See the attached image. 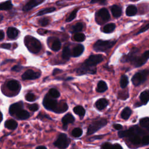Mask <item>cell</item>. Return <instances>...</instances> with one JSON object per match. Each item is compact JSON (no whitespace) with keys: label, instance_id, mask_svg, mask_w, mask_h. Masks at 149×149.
Segmentation results:
<instances>
[{"label":"cell","instance_id":"6da1fadb","mask_svg":"<svg viewBox=\"0 0 149 149\" xmlns=\"http://www.w3.org/2000/svg\"><path fill=\"white\" fill-rule=\"evenodd\" d=\"M103 61V56L101 55H92L86 59L83 64L80 67L77 73L79 74L86 73L94 74L96 73V65Z\"/></svg>","mask_w":149,"mask_h":149},{"label":"cell","instance_id":"7a4b0ae2","mask_svg":"<svg viewBox=\"0 0 149 149\" xmlns=\"http://www.w3.org/2000/svg\"><path fill=\"white\" fill-rule=\"evenodd\" d=\"M24 42L29 51L33 54H37L39 52L41 49V44L40 41L31 36H26L24 40Z\"/></svg>","mask_w":149,"mask_h":149},{"label":"cell","instance_id":"3957f363","mask_svg":"<svg viewBox=\"0 0 149 149\" xmlns=\"http://www.w3.org/2000/svg\"><path fill=\"white\" fill-rule=\"evenodd\" d=\"M116 41H104L99 40L93 45V48L95 51L98 52H103L112 48L115 44Z\"/></svg>","mask_w":149,"mask_h":149},{"label":"cell","instance_id":"277c9868","mask_svg":"<svg viewBox=\"0 0 149 149\" xmlns=\"http://www.w3.org/2000/svg\"><path fill=\"white\" fill-rule=\"evenodd\" d=\"M107 123V119L104 118H101L98 120L93 122L88 127L87 129V135H91L96 132H97L99 129L105 126Z\"/></svg>","mask_w":149,"mask_h":149},{"label":"cell","instance_id":"5b68a950","mask_svg":"<svg viewBox=\"0 0 149 149\" xmlns=\"http://www.w3.org/2000/svg\"><path fill=\"white\" fill-rule=\"evenodd\" d=\"M149 74L148 70H143L136 73L132 77V81L134 86H139L143 83Z\"/></svg>","mask_w":149,"mask_h":149},{"label":"cell","instance_id":"8992f818","mask_svg":"<svg viewBox=\"0 0 149 149\" xmlns=\"http://www.w3.org/2000/svg\"><path fill=\"white\" fill-rule=\"evenodd\" d=\"M70 143V140L64 133H61L58 137L56 141L54 143L55 147L59 149H65L66 148Z\"/></svg>","mask_w":149,"mask_h":149},{"label":"cell","instance_id":"52a82bcc","mask_svg":"<svg viewBox=\"0 0 149 149\" xmlns=\"http://www.w3.org/2000/svg\"><path fill=\"white\" fill-rule=\"evenodd\" d=\"M42 103L44 107L47 109L52 111L53 112H55L58 105V101L54 99V98H51L50 97H49L48 95H47L44 97Z\"/></svg>","mask_w":149,"mask_h":149},{"label":"cell","instance_id":"ba28073f","mask_svg":"<svg viewBox=\"0 0 149 149\" xmlns=\"http://www.w3.org/2000/svg\"><path fill=\"white\" fill-rule=\"evenodd\" d=\"M110 19L108 10L106 8H102L96 15V21L98 24H102L107 22Z\"/></svg>","mask_w":149,"mask_h":149},{"label":"cell","instance_id":"9c48e42d","mask_svg":"<svg viewBox=\"0 0 149 149\" xmlns=\"http://www.w3.org/2000/svg\"><path fill=\"white\" fill-rule=\"evenodd\" d=\"M41 73L38 72H35L33 70L29 69L26 70L22 76L23 80H34L38 78Z\"/></svg>","mask_w":149,"mask_h":149},{"label":"cell","instance_id":"30bf717a","mask_svg":"<svg viewBox=\"0 0 149 149\" xmlns=\"http://www.w3.org/2000/svg\"><path fill=\"white\" fill-rule=\"evenodd\" d=\"M23 103L22 102V101L17 102L15 104H12L9 107V113L12 116L16 115L19 111L23 109Z\"/></svg>","mask_w":149,"mask_h":149},{"label":"cell","instance_id":"8fae6325","mask_svg":"<svg viewBox=\"0 0 149 149\" xmlns=\"http://www.w3.org/2000/svg\"><path fill=\"white\" fill-rule=\"evenodd\" d=\"M45 0H29L23 6V10L24 12L29 11L37 5L42 3Z\"/></svg>","mask_w":149,"mask_h":149},{"label":"cell","instance_id":"7c38bea8","mask_svg":"<svg viewBox=\"0 0 149 149\" xmlns=\"http://www.w3.org/2000/svg\"><path fill=\"white\" fill-rule=\"evenodd\" d=\"M147 58L143 54L141 56H136L131 61L135 67H139L144 65L147 61Z\"/></svg>","mask_w":149,"mask_h":149},{"label":"cell","instance_id":"4fadbf2b","mask_svg":"<svg viewBox=\"0 0 149 149\" xmlns=\"http://www.w3.org/2000/svg\"><path fill=\"white\" fill-rule=\"evenodd\" d=\"M74 121V116L70 113L66 114L62 119V122L63 124V128L65 130L67 129L68 125L69 123H72Z\"/></svg>","mask_w":149,"mask_h":149},{"label":"cell","instance_id":"5bb4252c","mask_svg":"<svg viewBox=\"0 0 149 149\" xmlns=\"http://www.w3.org/2000/svg\"><path fill=\"white\" fill-rule=\"evenodd\" d=\"M7 87L11 91H18L20 89V84L17 80H11L7 83Z\"/></svg>","mask_w":149,"mask_h":149},{"label":"cell","instance_id":"9a60e30c","mask_svg":"<svg viewBox=\"0 0 149 149\" xmlns=\"http://www.w3.org/2000/svg\"><path fill=\"white\" fill-rule=\"evenodd\" d=\"M16 118L19 120H25L30 117V113L23 109L19 111L16 115Z\"/></svg>","mask_w":149,"mask_h":149},{"label":"cell","instance_id":"2e32d148","mask_svg":"<svg viewBox=\"0 0 149 149\" xmlns=\"http://www.w3.org/2000/svg\"><path fill=\"white\" fill-rule=\"evenodd\" d=\"M108 101L105 98H100L95 102V105L98 110H102L108 105Z\"/></svg>","mask_w":149,"mask_h":149},{"label":"cell","instance_id":"e0dca14e","mask_svg":"<svg viewBox=\"0 0 149 149\" xmlns=\"http://www.w3.org/2000/svg\"><path fill=\"white\" fill-rule=\"evenodd\" d=\"M7 36L10 39H14L16 38L19 34V31L15 27H9L7 30Z\"/></svg>","mask_w":149,"mask_h":149},{"label":"cell","instance_id":"ac0fdd59","mask_svg":"<svg viewBox=\"0 0 149 149\" xmlns=\"http://www.w3.org/2000/svg\"><path fill=\"white\" fill-rule=\"evenodd\" d=\"M84 51V47L81 44H78L76 45L72 51V55L74 57H77L80 56Z\"/></svg>","mask_w":149,"mask_h":149},{"label":"cell","instance_id":"d6986e66","mask_svg":"<svg viewBox=\"0 0 149 149\" xmlns=\"http://www.w3.org/2000/svg\"><path fill=\"white\" fill-rule=\"evenodd\" d=\"M5 127L9 130H15L17 127V123L14 119L7 120L5 122Z\"/></svg>","mask_w":149,"mask_h":149},{"label":"cell","instance_id":"ffe728a7","mask_svg":"<svg viewBox=\"0 0 149 149\" xmlns=\"http://www.w3.org/2000/svg\"><path fill=\"white\" fill-rule=\"evenodd\" d=\"M68 109V106L66 102H58V107L54 112L59 113H63V112H65L66 111H67Z\"/></svg>","mask_w":149,"mask_h":149},{"label":"cell","instance_id":"44dd1931","mask_svg":"<svg viewBox=\"0 0 149 149\" xmlns=\"http://www.w3.org/2000/svg\"><path fill=\"white\" fill-rule=\"evenodd\" d=\"M112 15L115 17H119L122 15V9L118 5H113L111 8Z\"/></svg>","mask_w":149,"mask_h":149},{"label":"cell","instance_id":"7402d4cb","mask_svg":"<svg viewBox=\"0 0 149 149\" xmlns=\"http://www.w3.org/2000/svg\"><path fill=\"white\" fill-rule=\"evenodd\" d=\"M137 12V9L134 5H129L126 9V14L128 16H133Z\"/></svg>","mask_w":149,"mask_h":149},{"label":"cell","instance_id":"603a6c76","mask_svg":"<svg viewBox=\"0 0 149 149\" xmlns=\"http://www.w3.org/2000/svg\"><path fill=\"white\" fill-rule=\"evenodd\" d=\"M107 88L108 87L106 83L102 80H101L98 82L97 84L96 91L98 93H103L105 91L107 90Z\"/></svg>","mask_w":149,"mask_h":149},{"label":"cell","instance_id":"cb8c5ba5","mask_svg":"<svg viewBox=\"0 0 149 149\" xmlns=\"http://www.w3.org/2000/svg\"><path fill=\"white\" fill-rule=\"evenodd\" d=\"M73 112L82 118L85 115V109L80 105H77L73 108Z\"/></svg>","mask_w":149,"mask_h":149},{"label":"cell","instance_id":"d4e9b609","mask_svg":"<svg viewBox=\"0 0 149 149\" xmlns=\"http://www.w3.org/2000/svg\"><path fill=\"white\" fill-rule=\"evenodd\" d=\"M12 3L11 1H7L0 3V10H9L12 8Z\"/></svg>","mask_w":149,"mask_h":149},{"label":"cell","instance_id":"484cf974","mask_svg":"<svg viewBox=\"0 0 149 149\" xmlns=\"http://www.w3.org/2000/svg\"><path fill=\"white\" fill-rule=\"evenodd\" d=\"M131 113H132V110L129 107H126L123 109L121 113V117L122 119L125 120H127L130 117Z\"/></svg>","mask_w":149,"mask_h":149},{"label":"cell","instance_id":"4316f807","mask_svg":"<svg viewBox=\"0 0 149 149\" xmlns=\"http://www.w3.org/2000/svg\"><path fill=\"white\" fill-rule=\"evenodd\" d=\"M140 99L143 104H146L149 101V93L144 91L140 94Z\"/></svg>","mask_w":149,"mask_h":149},{"label":"cell","instance_id":"83f0119b","mask_svg":"<svg viewBox=\"0 0 149 149\" xmlns=\"http://www.w3.org/2000/svg\"><path fill=\"white\" fill-rule=\"evenodd\" d=\"M115 24L114 23H108L106 25L104 26V28H103V31L105 33H111L112 31H113V30L115 29Z\"/></svg>","mask_w":149,"mask_h":149},{"label":"cell","instance_id":"f1b7e54d","mask_svg":"<svg viewBox=\"0 0 149 149\" xmlns=\"http://www.w3.org/2000/svg\"><path fill=\"white\" fill-rule=\"evenodd\" d=\"M71 51L70 48L68 47H65L63 48V51H62V58L65 59H69V58L71 56Z\"/></svg>","mask_w":149,"mask_h":149},{"label":"cell","instance_id":"f546056e","mask_svg":"<svg viewBox=\"0 0 149 149\" xmlns=\"http://www.w3.org/2000/svg\"><path fill=\"white\" fill-rule=\"evenodd\" d=\"M54 10H55V8L54 7H49V8H45L41 10H40L38 12V13H37L38 16H41L45 14H47L49 13H51L52 12H54Z\"/></svg>","mask_w":149,"mask_h":149},{"label":"cell","instance_id":"4dcf8cb0","mask_svg":"<svg viewBox=\"0 0 149 149\" xmlns=\"http://www.w3.org/2000/svg\"><path fill=\"white\" fill-rule=\"evenodd\" d=\"M61 47V43L58 40H55L52 42L51 45V49L54 51H58L60 49Z\"/></svg>","mask_w":149,"mask_h":149},{"label":"cell","instance_id":"1f68e13d","mask_svg":"<svg viewBox=\"0 0 149 149\" xmlns=\"http://www.w3.org/2000/svg\"><path fill=\"white\" fill-rule=\"evenodd\" d=\"M128 78L126 75H122L120 80V86L122 88H125L128 84Z\"/></svg>","mask_w":149,"mask_h":149},{"label":"cell","instance_id":"d6a6232c","mask_svg":"<svg viewBox=\"0 0 149 149\" xmlns=\"http://www.w3.org/2000/svg\"><path fill=\"white\" fill-rule=\"evenodd\" d=\"M49 94L51 97H52L54 98H58L60 96V93H59V91L54 88H51L49 90Z\"/></svg>","mask_w":149,"mask_h":149},{"label":"cell","instance_id":"836d02e7","mask_svg":"<svg viewBox=\"0 0 149 149\" xmlns=\"http://www.w3.org/2000/svg\"><path fill=\"white\" fill-rule=\"evenodd\" d=\"M140 124L142 127H144L149 129V118L146 117V118L140 119Z\"/></svg>","mask_w":149,"mask_h":149},{"label":"cell","instance_id":"e575fe53","mask_svg":"<svg viewBox=\"0 0 149 149\" xmlns=\"http://www.w3.org/2000/svg\"><path fill=\"white\" fill-rule=\"evenodd\" d=\"M82 133H83V131L79 127L74 128L72 131V135L75 137H79L81 136L82 135Z\"/></svg>","mask_w":149,"mask_h":149},{"label":"cell","instance_id":"d590c367","mask_svg":"<svg viewBox=\"0 0 149 149\" xmlns=\"http://www.w3.org/2000/svg\"><path fill=\"white\" fill-rule=\"evenodd\" d=\"M74 40L79 41V42H82L85 40V36L83 33H77L74 35L73 37Z\"/></svg>","mask_w":149,"mask_h":149},{"label":"cell","instance_id":"8d00e7d4","mask_svg":"<svg viewBox=\"0 0 149 149\" xmlns=\"http://www.w3.org/2000/svg\"><path fill=\"white\" fill-rule=\"evenodd\" d=\"M83 24L80 22L76 23L72 27L73 32L79 33L81 31L83 30Z\"/></svg>","mask_w":149,"mask_h":149},{"label":"cell","instance_id":"74e56055","mask_svg":"<svg viewBox=\"0 0 149 149\" xmlns=\"http://www.w3.org/2000/svg\"><path fill=\"white\" fill-rule=\"evenodd\" d=\"M25 99L26 101L29 102H33L36 100V95L31 93H29L25 95Z\"/></svg>","mask_w":149,"mask_h":149},{"label":"cell","instance_id":"f35d334b","mask_svg":"<svg viewBox=\"0 0 149 149\" xmlns=\"http://www.w3.org/2000/svg\"><path fill=\"white\" fill-rule=\"evenodd\" d=\"M129 97V93L126 91H119L118 93V98L121 100H126Z\"/></svg>","mask_w":149,"mask_h":149},{"label":"cell","instance_id":"ab89813d","mask_svg":"<svg viewBox=\"0 0 149 149\" xmlns=\"http://www.w3.org/2000/svg\"><path fill=\"white\" fill-rule=\"evenodd\" d=\"M77 9H74L73 10L71 13L69 15V16L68 17V18L66 19V21L69 22H71L72 20H73L76 16V13H77Z\"/></svg>","mask_w":149,"mask_h":149},{"label":"cell","instance_id":"60d3db41","mask_svg":"<svg viewBox=\"0 0 149 149\" xmlns=\"http://www.w3.org/2000/svg\"><path fill=\"white\" fill-rule=\"evenodd\" d=\"M49 19L48 18H46V17H44V18H42V19H40L39 20V22H38V23L40 26H46L49 23Z\"/></svg>","mask_w":149,"mask_h":149},{"label":"cell","instance_id":"b9f144b4","mask_svg":"<svg viewBox=\"0 0 149 149\" xmlns=\"http://www.w3.org/2000/svg\"><path fill=\"white\" fill-rule=\"evenodd\" d=\"M28 108L29 109L33 112L36 111L39 109V106L38 104H30L28 105Z\"/></svg>","mask_w":149,"mask_h":149},{"label":"cell","instance_id":"7bdbcfd3","mask_svg":"<svg viewBox=\"0 0 149 149\" xmlns=\"http://www.w3.org/2000/svg\"><path fill=\"white\" fill-rule=\"evenodd\" d=\"M141 143H142V144H143L144 146L149 144V135L144 136L143 137L142 140H141Z\"/></svg>","mask_w":149,"mask_h":149},{"label":"cell","instance_id":"ee69618b","mask_svg":"<svg viewBox=\"0 0 149 149\" xmlns=\"http://www.w3.org/2000/svg\"><path fill=\"white\" fill-rule=\"evenodd\" d=\"M112 144H111L110 143L106 142L102 145V149H111L112 147Z\"/></svg>","mask_w":149,"mask_h":149},{"label":"cell","instance_id":"f6af8a7d","mask_svg":"<svg viewBox=\"0 0 149 149\" xmlns=\"http://www.w3.org/2000/svg\"><path fill=\"white\" fill-rule=\"evenodd\" d=\"M148 29H149V23L147 24V25H146V26H145L144 27H143L142 29H141L136 34H136H140V33H143V32L146 31V30H147Z\"/></svg>","mask_w":149,"mask_h":149},{"label":"cell","instance_id":"bcb514c9","mask_svg":"<svg viewBox=\"0 0 149 149\" xmlns=\"http://www.w3.org/2000/svg\"><path fill=\"white\" fill-rule=\"evenodd\" d=\"M23 69V67L20 65H15L12 68V70L15 72H19Z\"/></svg>","mask_w":149,"mask_h":149},{"label":"cell","instance_id":"7dc6e473","mask_svg":"<svg viewBox=\"0 0 149 149\" xmlns=\"http://www.w3.org/2000/svg\"><path fill=\"white\" fill-rule=\"evenodd\" d=\"M1 47L8 49H10V48L11 47V44L10 43H4L1 45Z\"/></svg>","mask_w":149,"mask_h":149},{"label":"cell","instance_id":"c3c4849f","mask_svg":"<svg viewBox=\"0 0 149 149\" xmlns=\"http://www.w3.org/2000/svg\"><path fill=\"white\" fill-rule=\"evenodd\" d=\"M111 149H123V148L119 144L116 143L112 146V147Z\"/></svg>","mask_w":149,"mask_h":149},{"label":"cell","instance_id":"681fc988","mask_svg":"<svg viewBox=\"0 0 149 149\" xmlns=\"http://www.w3.org/2000/svg\"><path fill=\"white\" fill-rule=\"evenodd\" d=\"M106 0H91V3H100L101 4L105 3Z\"/></svg>","mask_w":149,"mask_h":149},{"label":"cell","instance_id":"f907efd6","mask_svg":"<svg viewBox=\"0 0 149 149\" xmlns=\"http://www.w3.org/2000/svg\"><path fill=\"white\" fill-rule=\"evenodd\" d=\"M104 136V134L100 135V136H94V137H91L90 140V141H93V140H96V139H102Z\"/></svg>","mask_w":149,"mask_h":149},{"label":"cell","instance_id":"816d5d0a","mask_svg":"<svg viewBox=\"0 0 149 149\" xmlns=\"http://www.w3.org/2000/svg\"><path fill=\"white\" fill-rule=\"evenodd\" d=\"M113 127L116 130H120L122 128V126L121 125H120V124H114L113 125Z\"/></svg>","mask_w":149,"mask_h":149},{"label":"cell","instance_id":"f5cc1de1","mask_svg":"<svg viewBox=\"0 0 149 149\" xmlns=\"http://www.w3.org/2000/svg\"><path fill=\"white\" fill-rule=\"evenodd\" d=\"M4 32L2 30H0V40H2L4 38Z\"/></svg>","mask_w":149,"mask_h":149},{"label":"cell","instance_id":"db71d44e","mask_svg":"<svg viewBox=\"0 0 149 149\" xmlns=\"http://www.w3.org/2000/svg\"><path fill=\"white\" fill-rule=\"evenodd\" d=\"M143 55H144L147 59H148V58H149V50H148V51H146V52H144V54H143Z\"/></svg>","mask_w":149,"mask_h":149},{"label":"cell","instance_id":"11a10c76","mask_svg":"<svg viewBox=\"0 0 149 149\" xmlns=\"http://www.w3.org/2000/svg\"><path fill=\"white\" fill-rule=\"evenodd\" d=\"M47 31L45 30H41V29H39L38 30V33L40 34H44V33H46Z\"/></svg>","mask_w":149,"mask_h":149},{"label":"cell","instance_id":"9f6ffc18","mask_svg":"<svg viewBox=\"0 0 149 149\" xmlns=\"http://www.w3.org/2000/svg\"><path fill=\"white\" fill-rule=\"evenodd\" d=\"M36 149H47V148L45 147V146H38L36 148Z\"/></svg>","mask_w":149,"mask_h":149},{"label":"cell","instance_id":"6f0895ef","mask_svg":"<svg viewBox=\"0 0 149 149\" xmlns=\"http://www.w3.org/2000/svg\"><path fill=\"white\" fill-rule=\"evenodd\" d=\"M2 19H3V16H2V15H0V22H1L2 20Z\"/></svg>","mask_w":149,"mask_h":149},{"label":"cell","instance_id":"680465c9","mask_svg":"<svg viewBox=\"0 0 149 149\" xmlns=\"http://www.w3.org/2000/svg\"><path fill=\"white\" fill-rule=\"evenodd\" d=\"M148 149H149V148H148Z\"/></svg>","mask_w":149,"mask_h":149}]
</instances>
